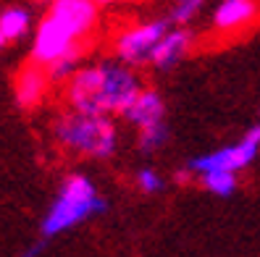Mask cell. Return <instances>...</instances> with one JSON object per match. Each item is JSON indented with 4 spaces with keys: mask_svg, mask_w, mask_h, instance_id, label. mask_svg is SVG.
<instances>
[{
    "mask_svg": "<svg viewBox=\"0 0 260 257\" xmlns=\"http://www.w3.org/2000/svg\"><path fill=\"white\" fill-rule=\"evenodd\" d=\"M142 84L137 74L118 60H100L92 66H82L66 84L69 111L87 116H124L129 105L140 97Z\"/></svg>",
    "mask_w": 260,
    "mask_h": 257,
    "instance_id": "6da1fadb",
    "label": "cell"
},
{
    "mask_svg": "<svg viewBox=\"0 0 260 257\" xmlns=\"http://www.w3.org/2000/svg\"><path fill=\"white\" fill-rule=\"evenodd\" d=\"M53 137L66 153L95 158V160L111 158L118 147V129L113 124V118L87 116L76 111H66L55 118Z\"/></svg>",
    "mask_w": 260,
    "mask_h": 257,
    "instance_id": "7a4b0ae2",
    "label": "cell"
},
{
    "mask_svg": "<svg viewBox=\"0 0 260 257\" xmlns=\"http://www.w3.org/2000/svg\"><path fill=\"white\" fill-rule=\"evenodd\" d=\"M105 200L98 194V187L84 173H71L60 184L50 210L42 218V236L50 239L55 234H63L74 226L84 223L98 213H105Z\"/></svg>",
    "mask_w": 260,
    "mask_h": 257,
    "instance_id": "3957f363",
    "label": "cell"
},
{
    "mask_svg": "<svg viewBox=\"0 0 260 257\" xmlns=\"http://www.w3.org/2000/svg\"><path fill=\"white\" fill-rule=\"evenodd\" d=\"M168 29H171V21L168 19H152V21H142V24H134V26L124 29L116 37V45H113L118 63H124L129 68L150 63L158 42L166 37Z\"/></svg>",
    "mask_w": 260,
    "mask_h": 257,
    "instance_id": "277c9868",
    "label": "cell"
},
{
    "mask_svg": "<svg viewBox=\"0 0 260 257\" xmlns=\"http://www.w3.org/2000/svg\"><path fill=\"white\" fill-rule=\"evenodd\" d=\"M79 40L71 34V29L60 21L55 13H45L37 24L35 32V42H32V63L48 68L50 63H55L58 58H63L66 53L79 48Z\"/></svg>",
    "mask_w": 260,
    "mask_h": 257,
    "instance_id": "5b68a950",
    "label": "cell"
},
{
    "mask_svg": "<svg viewBox=\"0 0 260 257\" xmlns=\"http://www.w3.org/2000/svg\"><path fill=\"white\" fill-rule=\"evenodd\" d=\"M260 144L244 134V139H239L237 144H226V147H218L208 155H200L189 163V171L192 173H200V176H208V173H237L242 168L255 160Z\"/></svg>",
    "mask_w": 260,
    "mask_h": 257,
    "instance_id": "8992f818",
    "label": "cell"
},
{
    "mask_svg": "<svg viewBox=\"0 0 260 257\" xmlns=\"http://www.w3.org/2000/svg\"><path fill=\"white\" fill-rule=\"evenodd\" d=\"M50 13H55V16L71 29V34L79 42L92 32L95 24H98V6L89 3V0H55L50 6Z\"/></svg>",
    "mask_w": 260,
    "mask_h": 257,
    "instance_id": "52a82bcc",
    "label": "cell"
},
{
    "mask_svg": "<svg viewBox=\"0 0 260 257\" xmlns=\"http://www.w3.org/2000/svg\"><path fill=\"white\" fill-rule=\"evenodd\" d=\"M124 118L140 131L155 129V126L166 124V105H163V100H160V95L155 92V89H142L140 97L126 108Z\"/></svg>",
    "mask_w": 260,
    "mask_h": 257,
    "instance_id": "ba28073f",
    "label": "cell"
},
{
    "mask_svg": "<svg viewBox=\"0 0 260 257\" xmlns=\"http://www.w3.org/2000/svg\"><path fill=\"white\" fill-rule=\"evenodd\" d=\"M50 87V79H48V71L37 63H29L19 71L16 77V100L21 108H35V105L42 102L45 92Z\"/></svg>",
    "mask_w": 260,
    "mask_h": 257,
    "instance_id": "9c48e42d",
    "label": "cell"
},
{
    "mask_svg": "<svg viewBox=\"0 0 260 257\" xmlns=\"http://www.w3.org/2000/svg\"><path fill=\"white\" fill-rule=\"evenodd\" d=\"M189 48H192L189 29H168L166 37L158 42V48H155V53H152L150 63L155 68H171L189 53Z\"/></svg>",
    "mask_w": 260,
    "mask_h": 257,
    "instance_id": "30bf717a",
    "label": "cell"
},
{
    "mask_svg": "<svg viewBox=\"0 0 260 257\" xmlns=\"http://www.w3.org/2000/svg\"><path fill=\"white\" fill-rule=\"evenodd\" d=\"M257 19V6L250 0H223L213 13V24L221 32H237Z\"/></svg>",
    "mask_w": 260,
    "mask_h": 257,
    "instance_id": "8fae6325",
    "label": "cell"
},
{
    "mask_svg": "<svg viewBox=\"0 0 260 257\" xmlns=\"http://www.w3.org/2000/svg\"><path fill=\"white\" fill-rule=\"evenodd\" d=\"M29 26H32V13L26 8H6L0 13V32L8 42L21 40L29 32Z\"/></svg>",
    "mask_w": 260,
    "mask_h": 257,
    "instance_id": "7c38bea8",
    "label": "cell"
},
{
    "mask_svg": "<svg viewBox=\"0 0 260 257\" xmlns=\"http://www.w3.org/2000/svg\"><path fill=\"white\" fill-rule=\"evenodd\" d=\"M79 60H82V45H79L76 50L66 53L63 58H58L55 63H50L48 68H45V71H48L50 84H69L74 74L82 68V66H79Z\"/></svg>",
    "mask_w": 260,
    "mask_h": 257,
    "instance_id": "4fadbf2b",
    "label": "cell"
},
{
    "mask_svg": "<svg viewBox=\"0 0 260 257\" xmlns=\"http://www.w3.org/2000/svg\"><path fill=\"white\" fill-rule=\"evenodd\" d=\"M203 187L216 194V197H232L237 192V176L234 173H208L203 176Z\"/></svg>",
    "mask_w": 260,
    "mask_h": 257,
    "instance_id": "5bb4252c",
    "label": "cell"
},
{
    "mask_svg": "<svg viewBox=\"0 0 260 257\" xmlns=\"http://www.w3.org/2000/svg\"><path fill=\"white\" fill-rule=\"evenodd\" d=\"M203 3L200 0H184V3H176L174 11H171V16H168V21L176 24V26H187L197 13H200Z\"/></svg>",
    "mask_w": 260,
    "mask_h": 257,
    "instance_id": "9a60e30c",
    "label": "cell"
},
{
    "mask_svg": "<svg viewBox=\"0 0 260 257\" xmlns=\"http://www.w3.org/2000/svg\"><path fill=\"white\" fill-rule=\"evenodd\" d=\"M168 139V126H155V129H145L140 131V147L145 150V153H155L158 147H163Z\"/></svg>",
    "mask_w": 260,
    "mask_h": 257,
    "instance_id": "2e32d148",
    "label": "cell"
},
{
    "mask_svg": "<svg viewBox=\"0 0 260 257\" xmlns=\"http://www.w3.org/2000/svg\"><path fill=\"white\" fill-rule=\"evenodd\" d=\"M137 184H140V189L142 192H147V194H155V192H160L163 189V178L152 171V168H142L140 173H137Z\"/></svg>",
    "mask_w": 260,
    "mask_h": 257,
    "instance_id": "e0dca14e",
    "label": "cell"
},
{
    "mask_svg": "<svg viewBox=\"0 0 260 257\" xmlns=\"http://www.w3.org/2000/svg\"><path fill=\"white\" fill-rule=\"evenodd\" d=\"M40 252H42V241H40V244H32L29 249H24V252H21V257H37Z\"/></svg>",
    "mask_w": 260,
    "mask_h": 257,
    "instance_id": "ac0fdd59",
    "label": "cell"
},
{
    "mask_svg": "<svg viewBox=\"0 0 260 257\" xmlns=\"http://www.w3.org/2000/svg\"><path fill=\"white\" fill-rule=\"evenodd\" d=\"M6 45H8V40L3 37V32H0V50H3V48H6Z\"/></svg>",
    "mask_w": 260,
    "mask_h": 257,
    "instance_id": "d6986e66",
    "label": "cell"
}]
</instances>
